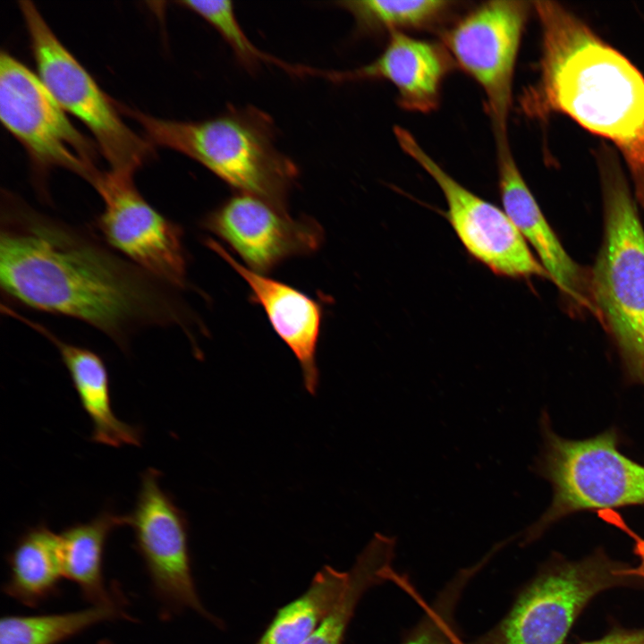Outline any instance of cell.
<instances>
[{"mask_svg": "<svg viewBox=\"0 0 644 644\" xmlns=\"http://www.w3.org/2000/svg\"><path fill=\"white\" fill-rule=\"evenodd\" d=\"M0 283L9 299L85 322L122 348L140 326L184 322L167 284L8 192L1 208Z\"/></svg>", "mask_w": 644, "mask_h": 644, "instance_id": "obj_1", "label": "cell"}, {"mask_svg": "<svg viewBox=\"0 0 644 644\" xmlns=\"http://www.w3.org/2000/svg\"><path fill=\"white\" fill-rule=\"evenodd\" d=\"M542 32L540 76L523 109L558 112L613 143L644 208V77L621 53L559 4L536 1Z\"/></svg>", "mask_w": 644, "mask_h": 644, "instance_id": "obj_2", "label": "cell"}, {"mask_svg": "<svg viewBox=\"0 0 644 644\" xmlns=\"http://www.w3.org/2000/svg\"><path fill=\"white\" fill-rule=\"evenodd\" d=\"M120 108L138 122L151 145L188 156L239 193L286 208L298 170L275 147L273 123L264 112L230 108L211 119L182 122Z\"/></svg>", "mask_w": 644, "mask_h": 644, "instance_id": "obj_3", "label": "cell"}, {"mask_svg": "<svg viewBox=\"0 0 644 644\" xmlns=\"http://www.w3.org/2000/svg\"><path fill=\"white\" fill-rule=\"evenodd\" d=\"M603 193L604 239L590 270L592 298L630 379L644 386V230L614 165L603 170Z\"/></svg>", "mask_w": 644, "mask_h": 644, "instance_id": "obj_4", "label": "cell"}, {"mask_svg": "<svg viewBox=\"0 0 644 644\" xmlns=\"http://www.w3.org/2000/svg\"><path fill=\"white\" fill-rule=\"evenodd\" d=\"M543 447L535 471L553 490L550 505L523 533L522 544L538 539L555 522L584 510L644 504V465L623 454L614 430L571 440L556 435L549 418L540 419Z\"/></svg>", "mask_w": 644, "mask_h": 644, "instance_id": "obj_5", "label": "cell"}, {"mask_svg": "<svg viewBox=\"0 0 644 644\" xmlns=\"http://www.w3.org/2000/svg\"><path fill=\"white\" fill-rule=\"evenodd\" d=\"M19 4L46 87L90 131L111 171L134 174L152 157L153 145L123 121L119 106L62 44L33 3Z\"/></svg>", "mask_w": 644, "mask_h": 644, "instance_id": "obj_6", "label": "cell"}, {"mask_svg": "<svg viewBox=\"0 0 644 644\" xmlns=\"http://www.w3.org/2000/svg\"><path fill=\"white\" fill-rule=\"evenodd\" d=\"M624 566L600 551L576 562H550L517 593L504 616L470 644H563L596 595L634 580L620 575Z\"/></svg>", "mask_w": 644, "mask_h": 644, "instance_id": "obj_7", "label": "cell"}, {"mask_svg": "<svg viewBox=\"0 0 644 644\" xmlns=\"http://www.w3.org/2000/svg\"><path fill=\"white\" fill-rule=\"evenodd\" d=\"M0 118L25 148L37 172L64 168L92 187L101 177L96 143L71 123L38 74L4 50L0 55Z\"/></svg>", "mask_w": 644, "mask_h": 644, "instance_id": "obj_8", "label": "cell"}, {"mask_svg": "<svg viewBox=\"0 0 644 644\" xmlns=\"http://www.w3.org/2000/svg\"><path fill=\"white\" fill-rule=\"evenodd\" d=\"M530 8L525 1L486 2L443 35L453 63L482 89L495 138L508 137L515 64Z\"/></svg>", "mask_w": 644, "mask_h": 644, "instance_id": "obj_9", "label": "cell"}, {"mask_svg": "<svg viewBox=\"0 0 644 644\" xmlns=\"http://www.w3.org/2000/svg\"><path fill=\"white\" fill-rule=\"evenodd\" d=\"M402 149L436 182L446 204V216L466 251L495 275L521 279H550L504 210L477 196L449 175L400 126L394 129Z\"/></svg>", "mask_w": 644, "mask_h": 644, "instance_id": "obj_10", "label": "cell"}, {"mask_svg": "<svg viewBox=\"0 0 644 644\" xmlns=\"http://www.w3.org/2000/svg\"><path fill=\"white\" fill-rule=\"evenodd\" d=\"M93 188L104 203L96 225L105 241L158 281L185 287L182 230L148 203L137 190L133 174L109 170Z\"/></svg>", "mask_w": 644, "mask_h": 644, "instance_id": "obj_11", "label": "cell"}, {"mask_svg": "<svg viewBox=\"0 0 644 644\" xmlns=\"http://www.w3.org/2000/svg\"><path fill=\"white\" fill-rule=\"evenodd\" d=\"M159 476L153 468L142 474L135 507L127 514L136 549L155 594L165 607L173 611L190 608L210 618L191 574L186 517L161 488Z\"/></svg>", "mask_w": 644, "mask_h": 644, "instance_id": "obj_12", "label": "cell"}, {"mask_svg": "<svg viewBox=\"0 0 644 644\" xmlns=\"http://www.w3.org/2000/svg\"><path fill=\"white\" fill-rule=\"evenodd\" d=\"M202 226L221 239L249 269L266 275L284 260L318 250L322 226L308 216L292 217L286 208L237 192L210 211Z\"/></svg>", "mask_w": 644, "mask_h": 644, "instance_id": "obj_13", "label": "cell"}, {"mask_svg": "<svg viewBox=\"0 0 644 644\" xmlns=\"http://www.w3.org/2000/svg\"><path fill=\"white\" fill-rule=\"evenodd\" d=\"M498 188L504 210L564 296L598 318L591 292L590 271L575 263L562 246L528 188L513 157L508 139L496 140Z\"/></svg>", "mask_w": 644, "mask_h": 644, "instance_id": "obj_14", "label": "cell"}, {"mask_svg": "<svg viewBox=\"0 0 644 644\" xmlns=\"http://www.w3.org/2000/svg\"><path fill=\"white\" fill-rule=\"evenodd\" d=\"M453 64L443 44L395 31L390 33L385 49L371 63L349 71L310 67L309 75L335 83L385 80L396 88L397 100L402 108L428 113L438 106L442 84Z\"/></svg>", "mask_w": 644, "mask_h": 644, "instance_id": "obj_15", "label": "cell"}, {"mask_svg": "<svg viewBox=\"0 0 644 644\" xmlns=\"http://www.w3.org/2000/svg\"><path fill=\"white\" fill-rule=\"evenodd\" d=\"M205 243L246 282L250 301L264 309L273 329L292 352L301 369L304 386L314 395L319 375L316 353L323 319L321 301L249 269L213 239H207Z\"/></svg>", "mask_w": 644, "mask_h": 644, "instance_id": "obj_16", "label": "cell"}, {"mask_svg": "<svg viewBox=\"0 0 644 644\" xmlns=\"http://www.w3.org/2000/svg\"><path fill=\"white\" fill-rule=\"evenodd\" d=\"M5 312L48 339L58 350L80 404L92 423V441L108 446H140L141 430L119 419L111 405L109 377L105 362L94 352L67 343L44 326L4 307Z\"/></svg>", "mask_w": 644, "mask_h": 644, "instance_id": "obj_17", "label": "cell"}, {"mask_svg": "<svg viewBox=\"0 0 644 644\" xmlns=\"http://www.w3.org/2000/svg\"><path fill=\"white\" fill-rule=\"evenodd\" d=\"M128 525V515L104 510L88 522L73 524L59 534L64 577L78 585L92 606L118 603L117 592H109L103 577V556L111 532Z\"/></svg>", "mask_w": 644, "mask_h": 644, "instance_id": "obj_18", "label": "cell"}, {"mask_svg": "<svg viewBox=\"0 0 644 644\" xmlns=\"http://www.w3.org/2000/svg\"><path fill=\"white\" fill-rule=\"evenodd\" d=\"M6 595L28 606H37L55 594L64 577L59 534L40 523L27 530L8 555Z\"/></svg>", "mask_w": 644, "mask_h": 644, "instance_id": "obj_19", "label": "cell"}, {"mask_svg": "<svg viewBox=\"0 0 644 644\" xmlns=\"http://www.w3.org/2000/svg\"><path fill=\"white\" fill-rule=\"evenodd\" d=\"M349 578V572L324 566L301 596L278 609L256 644H303L337 604Z\"/></svg>", "mask_w": 644, "mask_h": 644, "instance_id": "obj_20", "label": "cell"}, {"mask_svg": "<svg viewBox=\"0 0 644 644\" xmlns=\"http://www.w3.org/2000/svg\"><path fill=\"white\" fill-rule=\"evenodd\" d=\"M396 538L376 533L349 571L348 585L341 598L303 644H342L347 627L363 595L387 580L392 573Z\"/></svg>", "mask_w": 644, "mask_h": 644, "instance_id": "obj_21", "label": "cell"}, {"mask_svg": "<svg viewBox=\"0 0 644 644\" xmlns=\"http://www.w3.org/2000/svg\"><path fill=\"white\" fill-rule=\"evenodd\" d=\"M118 618L130 619L121 602L63 614L6 615L0 621V644H59L95 624Z\"/></svg>", "mask_w": 644, "mask_h": 644, "instance_id": "obj_22", "label": "cell"}, {"mask_svg": "<svg viewBox=\"0 0 644 644\" xmlns=\"http://www.w3.org/2000/svg\"><path fill=\"white\" fill-rule=\"evenodd\" d=\"M446 0H351L335 4L349 12L362 32L422 29L439 21L452 8Z\"/></svg>", "mask_w": 644, "mask_h": 644, "instance_id": "obj_23", "label": "cell"}, {"mask_svg": "<svg viewBox=\"0 0 644 644\" xmlns=\"http://www.w3.org/2000/svg\"><path fill=\"white\" fill-rule=\"evenodd\" d=\"M502 548L495 545L475 564L461 569L438 592L419 621L402 636L400 644H460L461 629L456 611L462 593L470 580Z\"/></svg>", "mask_w": 644, "mask_h": 644, "instance_id": "obj_24", "label": "cell"}, {"mask_svg": "<svg viewBox=\"0 0 644 644\" xmlns=\"http://www.w3.org/2000/svg\"><path fill=\"white\" fill-rule=\"evenodd\" d=\"M183 7L206 20L234 52L238 61L249 71L261 63L275 65L297 76L298 65L288 64L258 48L242 29L231 1H181Z\"/></svg>", "mask_w": 644, "mask_h": 644, "instance_id": "obj_25", "label": "cell"}, {"mask_svg": "<svg viewBox=\"0 0 644 644\" xmlns=\"http://www.w3.org/2000/svg\"><path fill=\"white\" fill-rule=\"evenodd\" d=\"M598 515L605 521L614 525L625 532L633 540V552L640 558V564L637 567H623L620 575L629 578L644 579V538L634 532L614 510H603Z\"/></svg>", "mask_w": 644, "mask_h": 644, "instance_id": "obj_26", "label": "cell"}, {"mask_svg": "<svg viewBox=\"0 0 644 644\" xmlns=\"http://www.w3.org/2000/svg\"><path fill=\"white\" fill-rule=\"evenodd\" d=\"M580 644H644V629H616L599 640Z\"/></svg>", "mask_w": 644, "mask_h": 644, "instance_id": "obj_27", "label": "cell"}, {"mask_svg": "<svg viewBox=\"0 0 644 644\" xmlns=\"http://www.w3.org/2000/svg\"><path fill=\"white\" fill-rule=\"evenodd\" d=\"M98 644H114V643L108 640H102L98 642Z\"/></svg>", "mask_w": 644, "mask_h": 644, "instance_id": "obj_28", "label": "cell"}]
</instances>
